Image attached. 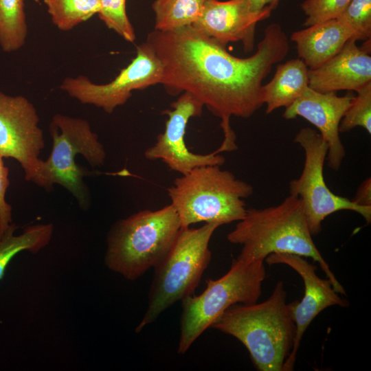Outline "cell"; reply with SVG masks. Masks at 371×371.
I'll return each mask as SVG.
<instances>
[{
    "label": "cell",
    "instance_id": "obj_15",
    "mask_svg": "<svg viewBox=\"0 0 371 371\" xmlns=\"http://www.w3.org/2000/svg\"><path fill=\"white\" fill-rule=\"evenodd\" d=\"M271 10H251L248 0H206L193 25L223 45L241 42L246 52L254 49L256 24L270 16Z\"/></svg>",
    "mask_w": 371,
    "mask_h": 371
},
{
    "label": "cell",
    "instance_id": "obj_11",
    "mask_svg": "<svg viewBox=\"0 0 371 371\" xmlns=\"http://www.w3.org/2000/svg\"><path fill=\"white\" fill-rule=\"evenodd\" d=\"M34 104L23 95H10L0 91V155L16 159L26 181L46 190L43 160V130Z\"/></svg>",
    "mask_w": 371,
    "mask_h": 371
},
{
    "label": "cell",
    "instance_id": "obj_10",
    "mask_svg": "<svg viewBox=\"0 0 371 371\" xmlns=\"http://www.w3.org/2000/svg\"><path fill=\"white\" fill-rule=\"evenodd\" d=\"M162 76V64L146 41L137 46L135 57L111 82L95 84L80 75L65 78L60 89L80 103L93 105L110 114L124 104L133 91L160 84Z\"/></svg>",
    "mask_w": 371,
    "mask_h": 371
},
{
    "label": "cell",
    "instance_id": "obj_13",
    "mask_svg": "<svg viewBox=\"0 0 371 371\" xmlns=\"http://www.w3.org/2000/svg\"><path fill=\"white\" fill-rule=\"evenodd\" d=\"M265 260L269 265L284 264L289 266L301 276L304 284L302 300L288 304L289 312L295 326V335L283 371H290L295 364L301 339L311 322L326 308L335 305L346 306L348 303L340 297L328 279H322L316 274L317 267L309 263L304 257L275 253L269 254Z\"/></svg>",
    "mask_w": 371,
    "mask_h": 371
},
{
    "label": "cell",
    "instance_id": "obj_1",
    "mask_svg": "<svg viewBox=\"0 0 371 371\" xmlns=\"http://www.w3.org/2000/svg\"><path fill=\"white\" fill-rule=\"evenodd\" d=\"M146 41L163 67L161 81L167 92L192 94L210 111L230 122L248 118L264 104L262 81L289 50L288 38L277 23L264 31L256 52L247 58L229 54L225 45L193 25L150 32Z\"/></svg>",
    "mask_w": 371,
    "mask_h": 371
},
{
    "label": "cell",
    "instance_id": "obj_28",
    "mask_svg": "<svg viewBox=\"0 0 371 371\" xmlns=\"http://www.w3.org/2000/svg\"><path fill=\"white\" fill-rule=\"evenodd\" d=\"M352 201L361 206L371 207V179L370 177L362 182Z\"/></svg>",
    "mask_w": 371,
    "mask_h": 371
},
{
    "label": "cell",
    "instance_id": "obj_7",
    "mask_svg": "<svg viewBox=\"0 0 371 371\" xmlns=\"http://www.w3.org/2000/svg\"><path fill=\"white\" fill-rule=\"evenodd\" d=\"M266 276L264 260L234 259L229 271L206 281L199 295L182 300L178 352L186 353L194 341L229 306L258 302Z\"/></svg>",
    "mask_w": 371,
    "mask_h": 371
},
{
    "label": "cell",
    "instance_id": "obj_6",
    "mask_svg": "<svg viewBox=\"0 0 371 371\" xmlns=\"http://www.w3.org/2000/svg\"><path fill=\"white\" fill-rule=\"evenodd\" d=\"M219 226L181 227L166 258L154 268L147 310L135 329L141 331L177 301L192 295L211 260L210 239Z\"/></svg>",
    "mask_w": 371,
    "mask_h": 371
},
{
    "label": "cell",
    "instance_id": "obj_23",
    "mask_svg": "<svg viewBox=\"0 0 371 371\" xmlns=\"http://www.w3.org/2000/svg\"><path fill=\"white\" fill-rule=\"evenodd\" d=\"M337 19L350 34L351 39H370L371 0H351Z\"/></svg>",
    "mask_w": 371,
    "mask_h": 371
},
{
    "label": "cell",
    "instance_id": "obj_12",
    "mask_svg": "<svg viewBox=\"0 0 371 371\" xmlns=\"http://www.w3.org/2000/svg\"><path fill=\"white\" fill-rule=\"evenodd\" d=\"M203 104L188 92L181 93L171 104L172 109L163 113L167 115L164 131L159 133L155 143L144 152L148 160H161L168 168L181 175H185L194 168L207 166H222L225 157L216 150L209 154H196L190 151L185 142L186 127L189 120L201 116Z\"/></svg>",
    "mask_w": 371,
    "mask_h": 371
},
{
    "label": "cell",
    "instance_id": "obj_18",
    "mask_svg": "<svg viewBox=\"0 0 371 371\" xmlns=\"http://www.w3.org/2000/svg\"><path fill=\"white\" fill-rule=\"evenodd\" d=\"M308 67L300 58L279 64L272 79L262 86L266 113L291 105L308 87Z\"/></svg>",
    "mask_w": 371,
    "mask_h": 371
},
{
    "label": "cell",
    "instance_id": "obj_5",
    "mask_svg": "<svg viewBox=\"0 0 371 371\" xmlns=\"http://www.w3.org/2000/svg\"><path fill=\"white\" fill-rule=\"evenodd\" d=\"M253 193L252 185L218 165L194 168L168 188L181 227L200 222L221 226L239 221L246 214L244 199Z\"/></svg>",
    "mask_w": 371,
    "mask_h": 371
},
{
    "label": "cell",
    "instance_id": "obj_22",
    "mask_svg": "<svg viewBox=\"0 0 371 371\" xmlns=\"http://www.w3.org/2000/svg\"><path fill=\"white\" fill-rule=\"evenodd\" d=\"M52 23L70 31L100 11V0H43Z\"/></svg>",
    "mask_w": 371,
    "mask_h": 371
},
{
    "label": "cell",
    "instance_id": "obj_3",
    "mask_svg": "<svg viewBox=\"0 0 371 371\" xmlns=\"http://www.w3.org/2000/svg\"><path fill=\"white\" fill-rule=\"evenodd\" d=\"M282 281L265 301L236 304L211 325L239 340L247 349L259 371H283L295 339V326L286 302Z\"/></svg>",
    "mask_w": 371,
    "mask_h": 371
},
{
    "label": "cell",
    "instance_id": "obj_17",
    "mask_svg": "<svg viewBox=\"0 0 371 371\" xmlns=\"http://www.w3.org/2000/svg\"><path fill=\"white\" fill-rule=\"evenodd\" d=\"M291 39L295 43L299 58L309 69H314L337 54L351 35L333 19L295 31Z\"/></svg>",
    "mask_w": 371,
    "mask_h": 371
},
{
    "label": "cell",
    "instance_id": "obj_27",
    "mask_svg": "<svg viewBox=\"0 0 371 371\" xmlns=\"http://www.w3.org/2000/svg\"><path fill=\"white\" fill-rule=\"evenodd\" d=\"M9 186V169L0 155V237L12 223V207L5 199Z\"/></svg>",
    "mask_w": 371,
    "mask_h": 371
},
{
    "label": "cell",
    "instance_id": "obj_21",
    "mask_svg": "<svg viewBox=\"0 0 371 371\" xmlns=\"http://www.w3.org/2000/svg\"><path fill=\"white\" fill-rule=\"evenodd\" d=\"M27 25L24 0H0V47L6 53L25 43Z\"/></svg>",
    "mask_w": 371,
    "mask_h": 371
},
{
    "label": "cell",
    "instance_id": "obj_8",
    "mask_svg": "<svg viewBox=\"0 0 371 371\" xmlns=\"http://www.w3.org/2000/svg\"><path fill=\"white\" fill-rule=\"evenodd\" d=\"M49 131L52 148L48 159L43 161L46 190L58 183L73 195L81 209L87 210L91 197L83 178L95 172L78 166L76 158L81 155L91 166L100 167L106 157L104 147L83 118L56 113Z\"/></svg>",
    "mask_w": 371,
    "mask_h": 371
},
{
    "label": "cell",
    "instance_id": "obj_26",
    "mask_svg": "<svg viewBox=\"0 0 371 371\" xmlns=\"http://www.w3.org/2000/svg\"><path fill=\"white\" fill-rule=\"evenodd\" d=\"M351 0H305L301 5L306 18L304 26L337 19Z\"/></svg>",
    "mask_w": 371,
    "mask_h": 371
},
{
    "label": "cell",
    "instance_id": "obj_14",
    "mask_svg": "<svg viewBox=\"0 0 371 371\" xmlns=\"http://www.w3.org/2000/svg\"><path fill=\"white\" fill-rule=\"evenodd\" d=\"M355 96H339L336 92L322 93L308 87L294 102L286 108V120L302 117L314 125L328 145V166L334 170L341 167L346 150L339 136V124Z\"/></svg>",
    "mask_w": 371,
    "mask_h": 371
},
{
    "label": "cell",
    "instance_id": "obj_29",
    "mask_svg": "<svg viewBox=\"0 0 371 371\" xmlns=\"http://www.w3.org/2000/svg\"><path fill=\"white\" fill-rule=\"evenodd\" d=\"M250 9L254 12H259L267 10H273L280 0H248Z\"/></svg>",
    "mask_w": 371,
    "mask_h": 371
},
{
    "label": "cell",
    "instance_id": "obj_2",
    "mask_svg": "<svg viewBox=\"0 0 371 371\" xmlns=\"http://www.w3.org/2000/svg\"><path fill=\"white\" fill-rule=\"evenodd\" d=\"M300 199L289 194L280 204L247 208L243 219L227 234V240L242 245L238 258L264 260L271 254H292L319 263L334 289L346 291L315 245Z\"/></svg>",
    "mask_w": 371,
    "mask_h": 371
},
{
    "label": "cell",
    "instance_id": "obj_4",
    "mask_svg": "<svg viewBox=\"0 0 371 371\" xmlns=\"http://www.w3.org/2000/svg\"><path fill=\"white\" fill-rule=\"evenodd\" d=\"M181 229L171 204L120 219L107 234L105 265L127 280H136L166 258Z\"/></svg>",
    "mask_w": 371,
    "mask_h": 371
},
{
    "label": "cell",
    "instance_id": "obj_9",
    "mask_svg": "<svg viewBox=\"0 0 371 371\" xmlns=\"http://www.w3.org/2000/svg\"><path fill=\"white\" fill-rule=\"evenodd\" d=\"M295 142L303 148L305 159L300 176L289 183V192L300 199L312 236L321 232L322 223L327 216L338 211L355 212L370 223L371 207L359 205L337 195L327 186L324 166L328 145L319 133L310 127L302 128L295 135Z\"/></svg>",
    "mask_w": 371,
    "mask_h": 371
},
{
    "label": "cell",
    "instance_id": "obj_19",
    "mask_svg": "<svg viewBox=\"0 0 371 371\" xmlns=\"http://www.w3.org/2000/svg\"><path fill=\"white\" fill-rule=\"evenodd\" d=\"M16 228L11 223L0 237V280L14 256L23 251L36 254L49 244L54 231L52 223L36 224L26 227L22 234L15 236Z\"/></svg>",
    "mask_w": 371,
    "mask_h": 371
},
{
    "label": "cell",
    "instance_id": "obj_20",
    "mask_svg": "<svg viewBox=\"0 0 371 371\" xmlns=\"http://www.w3.org/2000/svg\"><path fill=\"white\" fill-rule=\"evenodd\" d=\"M206 0H155V30L169 31L193 25L201 15Z\"/></svg>",
    "mask_w": 371,
    "mask_h": 371
},
{
    "label": "cell",
    "instance_id": "obj_25",
    "mask_svg": "<svg viewBox=\"0 0 371 371\" xmlns=\"http://www.w3.org/2000/svg\"><path fill=\"white\" fill-rule=\"evenodd\" d=\"M100 1L101 7L98 16L100 20L125 41L133 43L136 35L126 14V0Z\"/></svg>",
    "mask_w": 371,
    "mask_h": 371
},
{
    "label": "cell",
    "instance_id": "obj_16",
    "mask_svg": "<svg viewBox=\"0 0 371 371\" xmlns=\"http://www.w3.org/2000/svg\"><path fill=\"white\" fill-rule=\"evenodd\" d=\"M350 39L334 56L308 69V87L322 93L355 91L371 82V56Z\"/></svg>",
    "mask_w": 371,
    "mask_h": 371
},
{
    "label": "cell",
    "instance_id": "obj_24",
    "mask_svg": "<svg viewBox=\"0 0 371 371\" xmlns=\"http://www.w3.org/2000/svg\"><path fill=\"white\" fill-rule=\"evenodd\" d=\"M350 105L339 124V133L349 131L355 127L363 128L371 134V82L356 91Z\"/></svg>",
    "mask_w": 371,
    "mask_h": 371
}]
</instances>
